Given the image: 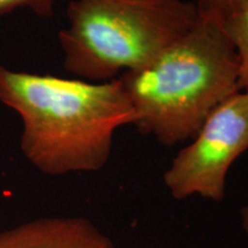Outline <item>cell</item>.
<instances>
[{
	"instance_id": "6da1fadb",
	"label": "cell",
	"mask_w": 248,
	"mask_h": 248,
	"mask_svg": "<svg viewBox=\"0 0 248 248\" xmlns=\"http://www.w3.org/2000/svg\"><path fill=\"white\" fill-rule=\"evenodd\" d=\"M0 101L22 120L24 156L49 176L104 168L114 133L136 121L117 78L89 83L0 66Z\"/></svg>"
},
{
	"instance_id": "7a4b0ae2",
	"label": "cell",
	"mask_w": 248,
	"mask_h": 248,
	"mask_svg": "<svg viewBox=\"0 0 248 248\" xmlns=\"http://www.w3.org/2000/svg\"><path fill=\"white\" fill-rule=\"evenodd\" d=\"M117 79L138 131L173 146L193 139L210 113L240 91L239 59L224 21L199 9L185 35Z\"/></svg>"
},
{
	"instance_id": "3957f363",
	"label": "cell",
	"mask_w": 248,
	"mask_h": 248,
	"mask_svg": "<svg viewBox=\"0 0 248 248\" xmlns=\"http://www.w3.org/2000/svg\"><path fill=\"white\" fill-rule=\"evenodd\" d=\"M198 16V5L185 0H71L69 27L59 32L63 66L82 78L108 82L150 63Z\"/></svg>"
},
{
	"instance_id": "277c9868",
	"label": "cell",
	"mask_w": 248,
	"mask_h": 248,
	"mask_svg": "<svg viewBox=\"0 0 248 248\" xmlns=\"http://www.w3.org/2000/svg\"><path fill=\"white\" fill-rule=\"evenodd\" d=\"M247 150L248 92L239 91L218 105L179 151L164 172V184L176 200L200 195L221 202L229 169Z\"/></svg>"
},
{
	"instance_id": "5b68a950",
	"label": "cell",
	"mask_w": 248,
	"mask_h": 248,
	"mask_svg": "<svg viewBox=\"0 0 248 248\" xmlns=\"http://www.w3.org/2000/svg\"><path fill=\"white\" fill-rule=\"evenodd\" d=\"M0 248H115L85 217H46L0 232Z\"/></svg>"
},
{
	"instance_id": "8992f818",
	"label": "cell",
	"mask_w": 248,
	"mask_h": 248,
	"mask_svg": "<svg viewBox=\"0 0 248 248\" xmlns=\"http://www.w3.org/2000/svg\"><path fill=\"white\" fill-rule=\"evenodd\" d=\"M224 26L239 59V89L248 91V0L225 18Z\"/></svg>"
},
{
	"instance_id": "52a82bcc",
	"label": "cell",
	"mask_w": 248,
	"mask_h": 248,
	"mask_svg": "<svg viewBox=\"0 0 248 248\" xmlns=\"http://www.w3.org/2000/svg\"><path fill=\"white\" fill-rule=\"evenodd\" d=\"M18 8H28L42 17H52L54 0H0V15L12 13Z\"/></svg>"
},
{
	"instance_id": "ba28073f",
	"label": "cell",
	"mask_w": 248,
	"mask_h": 248,
	"mask_svg": "<svg viewBox=\"0 0 248 248\" xmlns=\"http://www.w3.org/2000/svg\"><path fill=\"white\" fill-rule=\"evenodd\" d=\"M241 1L243 0H199L197 5L200 11L216 15L225 21Z\"/></svg>"
},
{
	"instance_id": "9c48e42d",
	"label": "cell",
	"mask_w": 248,
	"mask_h": 248,
	"mask_svg": "<svg viewBox=\"0 0 248 248\" xmlns=\"http://www.w3.org/2000/svg\"><path fill=\"white\" fill-rule=\"evenodd\" d=\"M240 217H241V225H243L244 231L248 234V203L241 208Z\"/></svg>"
},
{
	"instance_id": "30bf717a",
	"label": "cell",
	"mask_w": 248,
	"mask_h": 248,
	"mask_svg": "<svg viewBox=\"0 0 248 248\" xmlns=\"http://www.w3.org/2000/svg\"><path fill=\"white\" fill-rule=\"evenodd\" d=\"M246 92H248V91H246Z\"/></svg>"
}]
</instances>
